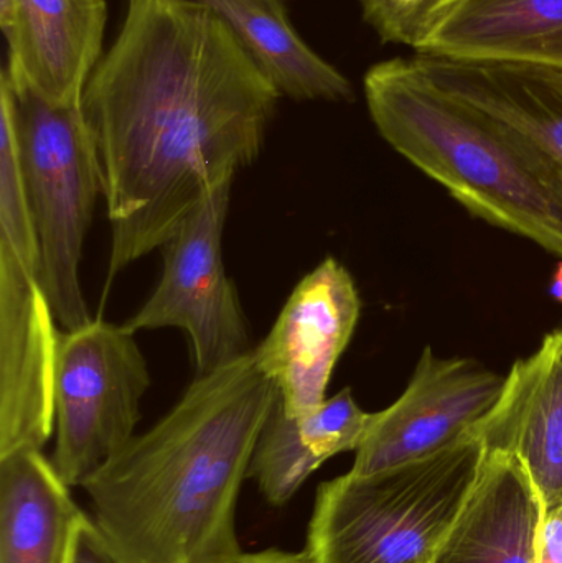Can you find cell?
<instances>
[{
    "label": "cell",
    "mask_w": 562,
    "mask_h": 563,
    "mask_svg": "<svg viewBox=\"0 0 562 563\" xmlns=\"http://www.w3.org/2000/svg\"><path fill=\"white\" fill-rule=\"evenodd\" d=\"M279 98L203 3L128 0L82 92L111 223L109 282L257 161Z\"/></svg>",
    "instance_id": "1"
},
{
    "label": "cell",
    "mask_w": 562,
    "mask_h": 563,
    "mask_svg": "<svg viewBox=\"0 0 562 563\" xmlns=\"http://www.w3.org/2000/svg\"><path fill=\"white\" fill-rule=\"evenodd\" d=\"M276 386L250 354L197 374L177 404L135 433L82 492L118 563H233L238 505Z\"/></svg>",
    "instance_id": "2"
},
{
    "label": "cell",
    "mask_w": 562,
    "mask_h": 563,
    "mask_svg": "<svg viewBox=\"0 0 562 563\" xmlns=\"http://www.w3.org/2000/svg\"><path fill=\"white\" fill-rule=\"evenodd\" d=\"M363 86L398 154L474 217L562 257V172L527 135L445 91L415 58L378 63Z\"/></svg>",
    "instance_id": "3"
},
{
    "label": "cell",
    "mask_w": 562,
    "mask_h": 563,
    "mask_svg": "<svg viewBox=\"0 0 562 563\" xmlns=\"http://www.w3.org/2000/svg\"><path fill=\"white\" fill-rule=\"evenodd\" d=\"M481 435L373 475L322 483L307 528L317 563H432L475 488Z\"/></svg>",
    "instance_id": "4"
},
{
    "label": "cell",
    "mask_w": 562,
    "mask_h": 563,
    "mask_svg": "<svg viewBox=\"0 0 562 563\" xmlns=\"http://www.w3.org/2000/svg\"><path fill=\"white\" fill-rule=\"evenodd\" d=\"M12 106L23 190L35 230L40 280L65 331L92 320L79 282L82 246L102 197L98 148L81 106H55L2 69Z\"/></svg>",
    "instance_id": "5"
},
{
    "label": "cell",
    "mask_w": 562,
    "mask_h": 563,
    "mask_svg": "<svg viewBox=\"0 0 562 563\" xmlns=\"http://www.w3.org/2000/svg\"><path fill=\"white\" fill-rule=\"evenodd\" d=\"M151 387L147 361L125 324L92 318L59 336L55 374V450L63 482L81 488L135 435Z\"/></svg>",
    "instance_id": "6"
},
{
    "label": "cell",
    "mask_w": 562,
    "mask_h": 563,
    "mask_svg": "<svg viewBox=\"0 0 562 563\" xmlns=\"http://www.w3.org/2000/svg\"><path fill=\"white\" fill-rule=\"evenodd\" d=\"M231 184L211 190L162 244L164 273L129 330L178 328L190 338L197 374L251 353L240 295L228 277L223 233Z\"/></svg>",
    "instance_id": "7"
},
{
    "label": "cell",
    "mask_w": 562,
    "mask_h": 563,
    "mask_svg": "<svg viewBox=\"0 0 562 563\" xmlns=\"http://www.w3.org/2000/svg\"><path fill=\"white\" fill-rule=\"evenodd\" d=\"M56 323L38 246L0 240V456L43 450L55 433Z\"/></svg>",
    "instance_id": "8"
},
{
    "label": "cell",
    "mask_w": 562,
    "mask_h": 563,
    "mask_svg": "<svg viewBox=\"0 0 562 563\" xmlns=\"http://www.w3.org/2000/svg\"><path fill=\"white\" fill-rule=\"evenodd\" d=\"M504 386L505 376L477 361L442 360L425 347L403 396L372 413L350 472H385L481 435Z\"/></svg>",
    "instance_id": "9"
},
{
    "label": "cell",
    "mask_w": 562,
    "mask_h": 563,
    "mask_svg": "<svg viewBox=\"0 0 562 563\" xmlns=\"http://www.w3.org/2000/svg\"><path fill=\"white\" fill-rule=\"evenodd\" d=\"M362 300L349 271L327 257L294 288L267 336L251 350L254 366L276 386L287 416L312 412L352 341Z\"/></svg>",
    "instance_id": "10"
},
{
    "label": "cell",
    "mask_w": 562,
    "mask_h": 563,
    "mask_svg": "<svg viewBox=\"0 0 562 563\" xmlns=\"http://www.w3.org/2000/svg\"><path fill=\"white\" fill-rule=\"evenodd\" d=\"M106 20V0H13L12 12L0 19L5 68L52 104L81 106L101 62Z\"/></svg>",
    "instance_id": "11"
},
{
    "label": "cell",
    "mask_w": 562,
    "mask_h": 563,
    "mask_svg": "<svg viewBox=\"0 0 562 563\" xmlns=\"http://www.w3.org/2000/svg\"><path fill=\"white\" fill-rule=\"evenodd\" d=\"M481 437L520 460L543 511L562 505V327L514 364Z\"/></svg>",
    "instance_id": "12"
},
{
    "label": "cell",
    "mask_w": 562,
    "mask_h": 563,
    "mask_svg": "<svg viewBox=\"0 0 562 563\" xmlns=\"http://www.w3.org/2000/svg\"><path fill=\"white\" fill-rule=\"evenodd\" d=\"M543 505L520 460L487 449L472 495L432 563H537Z\"/></svg>",
    "instance_id": "13"
},
{
    "label": "cell",
    "mask_w": 562,
    "mask_h": 563,
    "mask_svg": "<svg viewBox=\"0 0 562 563\" xmlns=\"http://www.w3.org/2000/svg\"><path fill=\"white\" fill-rule=\"evenodd\" d=\"M416 55L562 69V0H455Z\"/></svg>",
    "instance_id": "14"
},
{
    "label": "cell",
    "mask_w": 562,
    "mask_h": 563,
    "mask_svg": "<svg viewBox=\"0 0 562 563\" xmlns=\"http://www.w3.org/2000/svg\"><path fill=\"white\" fill-rule=\"evenodd\" d=\"M82 518L42 450L0 456V563H71Z\"/></svg>",
    "instance_id": "15"
},
{
    "label": "cell",
    "mask_w": 562,
    "mask_h": 563,
    "mask_svg": "<svg viewBox=\"0 0 562 563\" xmlns=\"http://www.w3.org/2000/svg\"><path fill=\"white\" fill-rule=\"evenodd\" d=\"M370 422L372 413L360 409L349 387L299 417L287 416L277 402L257 440L250 478L269 505L280 508L323 463L356 452Z\"/></svg>",
    "instance_id": "16"
},
{
    "label": "cell",
    "mask_w": 562,
    "mask_h": 563,
    "mask_svg": "<svg viewBox=\"0 0 562 563\" xmlns=\"http://www.w3.org/2000/svg\"><path fill=\"white\" fill-rule=\"evenodd\" d=\"M445 91L527 135L562 172V69L514 63L454 62L416 55Z\"/></svg>",
    "instance_id": "17"
},
{
    "label": "cell",
    "mask_w": 562,
    "mask_h": 563,
    "mask_svg": "<svg viewBox=\"0 0 562 563\" xmlns=\"http://www.w3.org/2000/svg\"><path fill=\"white\" fill-rule=\"evenodd\" d=\"M230 26L280 96L294 101H352L349 79L296 32L283 0H194Z\"/></svg>",
    "instance_id": "18"
},
{
    "label": "cell",
    "mask_w": 562,
    "mask_h": 563,
    "mask_svg": "<svg viewBox=\"0 0 562 563\" xmlns=\"http://www.w3.org/2000/svg\"><path fill=\"white\" fill-rule=\"evenodd\" d=\"M455 0H360L363 19L383 42L418 49Z\"/></svg>",
    "instance_id": "19"
},
{
    "label": "cell",
    "mask_w": 562,
    "mask_h": 563,
    "mask_svg": "<svg viewBox=\"0 0 562 563\" xmlns=\"http://www.w3.org/2000/svg\"><path fill=\"white\" fill-rule=\"evenodd\" d=\"M71 563H118L89 516L85 515L76 531Z\"/></svg>",
    "instance_id": "20"
},
{
    "label": "cell",
    "mask_w": 562,
    "mask_h": 563,
    "mask_svg": "<svg viewBox=\"0 0 562 563\" xmlns=\"http://www.w3.org/2000/svg\"><path fill=\"white\" fill-rule=\"evenodd\" d=\"M537 563H562V505L543 511Z\"/></svg>",
    "instance_id": "21"
},
{
    "label": "cell",
    "mask_w": 562,
    "mask_h": 563,
    "mask_svg": "<svg viewBox=\"0 0 562 563\" xmlns=\"http://www.w3.org/2000/svg\"><path fill=\"white\" fill-rule=\"evenodd\" d=\"M233 563H317L307 554L306 549L300 552L280 551V549H266L260 552H243Z\"/></svg>",
    "instance_id": "22"
},
{
    "label": "cell",
    "mask_w": 562,
    "mask_h": 563,
    "mask_svg": "<svg viewBox=\"0 0 562 563\" xmlns=\"http://www.w3.org/2000/svg\"><path fill=\"white\" fill-rule=\"evenodd\" d=\"M550 295L554 300L562 303V263L558 264L557 273H554L553 280H551Z\"/></svg>",
    "instance_id": "23"
}]
</instances>
